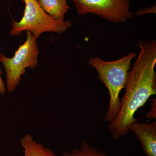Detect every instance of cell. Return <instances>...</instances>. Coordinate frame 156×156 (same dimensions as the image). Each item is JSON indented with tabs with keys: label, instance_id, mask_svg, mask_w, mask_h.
<instances>
[{
	"label": "cell",
	"instance_id": "cell-6",
	"mask_svg": "<svg viewBox=\"0 0 156 156\" xmlns=\"http://www.w3.org/2000/svg\"><path fill=\"white\" fill-rule=\"evenodd\" d=\"M129 130L138 136L147 156H156V122L132 123Z\"/></svg>",
	"mask_w": 156,
	"mask_h": 156
},
{
	"label": "cell",
	"instance_id": "cell-4",
	"mask_svg": "<svg viewBox=\"0 0 156 156\" xmlns=\"http://www.w3.org/2000/svg\"><path fill=\"white\" fill-rule=\"evenodd\" d=\"M26 33V40L20 46L13 57L9 58L0 53V62L5 71L6 89L9 92L15 90L26 69H34L38 63L37 39L30 32Z\"/></svg>",
	"mask_w": 156,
	"mask_h": 156
},
{
	"label": "cell",
	"instance_id": "cell-5",
	"mask_svg": "<svg viewBox=\"0 0 156 156\" xmlns=\"http://www.w3.org/2000/svg\"><path fill=\"white\" fill-rule=\"evenodd\" d=\"M80 15L94 14L112 22H126L134 16L130 0H72Z\"/></svg>",
	"mask_w": 156,
	"mask_h": 156
},
{
	"label": "cell",
	"instance_id": "cell-12",
	"mask_svg": "<svg viewBox=\"0 0 156 156\" xmlns=\"http://www.w3.org/2000/svg\"><path fill=\"white\" fill-rule=\"evenodd\" d=\"M2 72L0 68V94L3 95L6 94L7 89L2 78Z\"/></svg>",
	"mask_w": 156,
	"mask_h": 156
},
{
	"label": "cell",
	"instance_id": "cell-1",
	"mask_svg": "<svg viewBox=\"0 0 156 156\" xmlns=\"http://www.w3.org/2000/svg\"><path fill=\"white\" fill-rule=\"evenodd\" d=\"M137 45L139 54L128 72L119 112L108 126L114 140L128 133L130 125L137 122L134 117L135 112L151 96L156 94V41H139Z\"/></svg>",
	"mask_w": 156,
	"mask_h": 156
},
{
	"label": "cell",
	"instance_id": "cell-2",
	"mask_svg": "<svg viewBox=\"0 0 156 156\" xmlns=\"http://www.w3.org/2000/svg\"><path fill=\"white\" fill-rule=\"evenodd\" d=\"M136 57V53L131 52L114 61H105L98 57L89 59V64L96 69L98 80L108 90L110 101L105 117L107 122H112L119 112V95L126 87L131 61Z\"/></svg>",
	"mask_w": 156,
	"mask_h": 156
},
{
	"label": "cell",
	"instance_id": "cell-7",
	"mask_svg": "<svg viewBox=\"0 0 156 156\" xmlns=\"http://www.w3.org/2000/svg\"><path fill=\"white\" fill-rule=\"evenodd\" d=\"M43 10L58 21H64L65 15L69 9L67 0H37Z\"/></svg>",
	"mask_w": 156,
	"mask_h": 156
},
{
	"label": "cell",
	"instance_id": "cell-8",
	"mask_svg": "<svg viewBox=\"0 0 156 156\" xmlns=\"http://www.w3.org/2000/svg\"><path fill=\"white\" fill-rule=\"evenodd\" d=\"M20 144L24 150V156H56L50 148L37 143L30 134L21 138Z\"/></svg>",
	"mask_w": 156,
	"mask_h": 156
},
{
	"label": "cell",
	"instance_id": "cell-3",
	"mask_svg": "<svg viewBox=\"0 0 156 156\" xmlns=\"http://www.w3.org/2000/svg\"><path fill=\"white\" fill-rule=\"evenodd\" d=\"M25 5L23 16L17 22H11L10 35L17 36L22 32L30 31L37 39L45 32L61 34L72 26L70 20L58 21L46 13L39 5L37 0H22Z\"/></svg>",
	"mask_w": 156,
	"mask_h": 156
},
{
	"label": "cell",
	"instance_id": "cell-9",
	"mask_svg": "<svg viewBox=\"0 0 156 156\" xmlns=\"http://www.w3.org/2000/svg\"><path fill=\"white\" fill-rule=\"evenodd\" d=\"M61 156H109L105 153L92 147L85 139L82 140L80 149L75 148L71 151L64 152Z\"/></svg>",
	"mask_w": 156,
	"mask_h": 156
},
{
	"label": "cell",
	"instance_id": "cell-11",
	"mask_svg": "<svg viewBox=\"0 0 156 156\" xmlns=\"http://www.w3.org/2000/svg\"><path fill=\"white\" fill-rule=\"evenodd\" d=\"M152 103L151 104V108L146 115L148 119H156V98L151 99Z\"/></svg>",
	"mask_w": 156,
	"mask_h": 156
},
{
	"label": "cell",
	"instance_id": "cell-10",
	"mask_svg": "<svg viewBox=\"0 0 156 156\" xmlns=\"http://www.w3.org/2000/svg\"><path fill=\"white\" fill-rule=\"evenodd\" d=\"M156 13V4L155 5L148 8H144L139 9L138 11H136L134 15L136 16H140L146 14H155Z\"/></svg>",
	"mask_w": 156,
	"mask_h": 156
}]
</instances>
